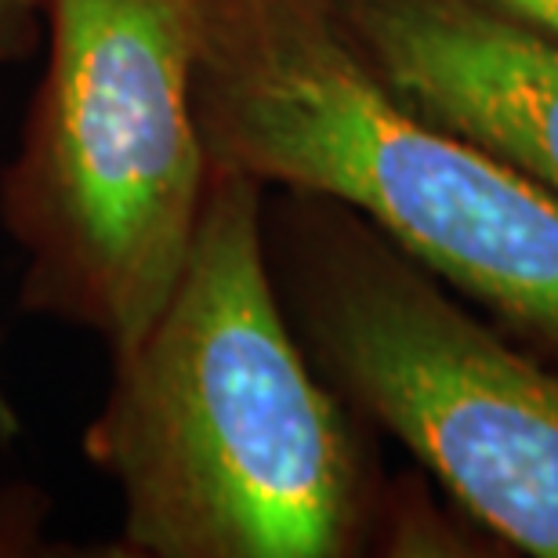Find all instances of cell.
Listing matches in <instances>:
<instances>
[{"mask_svg":"<svg viewBox=\"0 0 558 558\" xmlns=\"http://www.w3.org/2000/svg\"><path fill=\"white\" fill-rule=\"evenodd\" d=\"M262 196L210 167L171 298L109 360L81 446L124 494V555L341 558L374 522L360 435L287 327Z\"/></svg>","mask_w":558,"mask_h":558,"instance_id":"obj_1","label":"cell"},{"mask_svg":"<svg viewBox=\"0 0 558 558\" xmlns=\"http://www.w3.org/2000/svg\"><path fill=\"white\" fill-rule=\"evenodd\" d=\"M193 117L210 167L349 207L558 349V196L399 102L319 0H204Z\"/></svg>","mask_w":558,"mask_h":558,"instance_id":"obj_2","label":"cell"},{"mask_svg":"<svg viewBox=\"0 0 558 558\" xmlns=\"http://www.w3.org/2000/svg\"><path fill=\"white\" fill-rule=\"evenodd\" d=\"M204 0H44L48 62L0 218L29 254L19 305L135 344L193 243L210 160L193 117Z\"/></svg>","mask_w":558,"mask_h":558,"instance_id":"obj_3","label":"cell"},{"mask_svg":"<svg viewBox=\"0 0 558 558\" xmlns=\"http://www.w3.org/2000/svg\"><path fill=\"white\" fill-rule=\"evenodd\" d=\"M287 196L276 283L319 371L478 522L558 558V374L468 316L349 207Z\"/></svg>","mask_w":558,"mask_h":558,"instance_id":"obj_4","label":"cell"},{"mask_svg":"<svg viewBox=\"0 0 558 558\" xmlns=\"http://www.w3.org/2000/svg\"><path fill=\"white\" fill-rule=\"evenodd\" d=\"M377 81L558 196V40L483 0H319Z\"/></svg>","mask_w":558,"mask_h":558,"instance_id":"obj_5","label":"cell"},{"mask_svg":"<svg viewBox=\"0 0 558 558\" xmlns=\"http://www.w3.org/2000/svg\"><path fill=\"white\" fill-rule=\"evenodd\" d=\"M44 526V500L33 489H8L0 494V558L37 555Z\"/></svg>","mask_w":558,"mask_h":558,"instance_id":"obj_6","label":"cell"},{"mask_svg":"<svg viewBox=\"0 0 558 558\" xmlns=\"http://www.w3.org/2000/svg\"><path fill=\"white\" fill-rule=\"evenodd\" d=\"M44 37V0H0V65L29 59Z\"/></svg>","mask_w":558,"mask_h":558,"instance_id":"obj_7","label":"cell"},{"mask_svg":"<svg viewBox=\"0 0 558 558\" xmlns=\"http://www.w3.org/2000/svg\"><path fill=\"white\" fill-rule=\"evenodd\" d=\"M483 4L505 11V15L526 22V26L558 40V0H483Z\"/></svg>","mask_w":558,"mask_h":558,"instance_id":"obj_8","label":"cell"}]
</instances>
